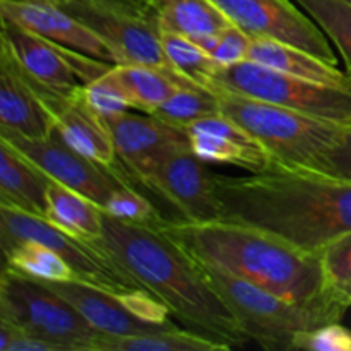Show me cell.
I'll return each instance as SVG.
<instances>
[{"instance_id":"cell-1","label":"cell","mask_w":351,"mask_h":351,"mask_svg":"<svg viewBox=\"0 0 351 351\" xmlns=\"http://www.w3.org/2000/svg\"><path fill=\"white\" fill-rule=\"evenodd\" d=\"M221 221L254 226L305 252L321 254L351 232V182L271 161L247 177L215 173Z\"/></svg>"},{"instance_id":"cell-2","label":"cell","mask_w":351,"mask_h":351,"mask_svg":"<svg viewBox=\"0 0 351 351\" xmlns=\"http://www.w3.org/2000/svg\"><path fill=\"white\" fill-rule=\"evenodd\" d=\"M88 242L160 298L189 331L230 348L250 341L232 311L199 273L194 259L160 228L123 221L103 211L101 235Z\"/></svg>"},{"instance_id":"cell-3","label":"cell","mask_w":351,"mask_h":351,"mask_svg":"<svg viewBox=\"0 0 351 351\" xmlns=\"http://www.w3.org/2000/svg\"><path fill=\"white\" fill-rule=\"evenodd\" d=\"M160 230L197 261L293 304L315 305L338 298L326 290L321 254L297 249L264 230L228 221L185 219H170Z\"/></svg>"},{"instance_id":"cell-4","label":"cell","mask_w":351,"mask_h":351,"mask_svg":"<svg viewBox=\"0 0 351 351\" xmlns=\"http://www.w3.org/2000/svg\"><path fill=\"white\" fill-rule=\"evenodd\" d=\"M192 259L202 278L235 315L247 338L266 350H295L298 336L332 322H341L350 308L348 304L338 298L315 305L293 304L211 264L195 257Z\"/></svg>"},{"instance_id":"cell-5","label":"cell","mask_w":351,"mask_h":351,"mask_svg":"<svg viewBox=\"0 0 351 351\" xmlns=\"http://www.w3.org/2000/svg\"><path fill=\"white\" fill-rule=\"evenodd\" d=\"M219 112L250 134L274 163L317 170L326 154L341 141L348 127L304 115L295 110L218 91Z\"/></svg>"},{"instance_id":"cell-6","label":"cell","mask_w":351,"mask_h":351,"mask_svg":"<svg viewBox=\"0 0 351 351\" xmlns=\"http://www.w3.org/2000/svg\"><path fill=\"white\" fill-rule=\"evenodd\" d=\"M0 319L67 351H95L96 339L101 336L71 302L43 281L7 266L0 278Z\"/></svg>"},{"instance_id":"cell-7","label":"cell","mask_w":351,"mask_h":351,"mask_svg":"<svg viewBox=\"0 0 351 351\" xmlns=\"http://www.w3.org/2000/svg\"><path fill=\"white\" fill-rule=\"evenodd\" d=\"M211 91H228L263 99L304 115L351 127V89L285 74L252 60L219 67Z\"/></svg>"},{"instance_id":"cell-8","label":"cell","mask_w":351,"mask_h":351,"mask_svg":"<svg viewBox=\"0 0 351 351\" xmlns=\"http://www.w3.org/2000/svg\"><path fill=\"white\" fill-rule=\"evenodd\" d=\"M26 240H34L53 249L74 269L75 278L113 293L132 290H146L127 271H123L112 257L88 240H81L48 219L29 215L26 211L0 204V245L2 252Z\"/></svg>"},{"instance_id":"cell-9","label":"cell","mask_w":351,"mask_h":351,"mask_svg":"<svg viewBox=\"0 0 351 351\" xmlns=\"http://www.w3.org/2000/svg\"><path fill=\"white\" fill-rule=\"evenodd\" d=\"M137 184L173 206L185 221H221L215 173L191 146L177 147L165 154L132 182L134 187Z\"/></svg>"},{"instance_id":"cell-10","label":"cell","mask_w":351,"mask_h":351,"mask_svg":"<svg viewBox=\"0 0 351 351\" xmlns=\"http://www.w3.org/2000/svg\"><path fill=\"white\" fill-rule=\"evenodd\" d=\"M2 45L9 48L29 77L60 93L77 91L113 67L53 43L5 17H2Z\"/></svg>"},{"instance_id":"cell-11","label":"cell","mask_w":351,"mask_h":351,"mask_svg":"<svg viewBox=\"0 0 351 351\" xmlns=\"http://www.w3.org/2000/svg\"><path fill=\"white\" fill-rule=\"evenodd\" d=\"M0 139L7 141L14 149L40 167L58 184L91 199L103 209L115 191L132 187L117 167H105L72 149L57 132L45 139H33L19 134L0 130Z\"/></svg>"},{"instance_id":"cell-12","label":"cell","mask_w":351,"mask_h":351,"mask_svg":"<svg viewBox=\"0 0 351 351\" xmlns=\"http://www.w3.org/2000/svg\"><path fill=\"white\" fill-rule=\"evenodd\" d=\"M230 23L252 38L281 41L338 64L329 38L315 21L290 0H211Z\"/></svg>"},{"instance_id":"cell-13","label":"cell","mask_w":351,"mask_h":351,"mask_svg":"<svg viewBox=\"0 0 351 351\" xmlns=\"http://www.w3.org/2000/svg\"><path fill=\"white\" fill-rule=\"evenodd\" d=\"M60 7L105 40L115 51L119 64L149 65L178 74L163 50L156 16H139L89 3H65Z\"/></svg>"},{"instance_id":"cell-14","label":"cell","mask_w":351,"mask_h":351,"mask_svg":"<svg viewBox=\"0 0 351 351\" xmlns=\"http://www.w3.org/2000/svg\"><path fill=\"white\" fill-rule=\"evenodd\" d=\"M105 122L115 144L120 171L130 185L165 154L191 146L184 129L170 125L151 113L141 115L129 110L108 117Z\"/></svg>"},{"instance_id":"cell-15","label":"cell","mask_w":351,"mask_h":351,"mask_svg":"<svg viewBox=\"0 0 351 351\" xmlns=\"http://www.w3.org/2000/svg\"><path fill=\"white\" fill-rule=\"evenodd\" d=\"M31 81L53 119V130L77 153L105 167H117L115 144L105 119L99 117L82 98V88L74 93H60Z\"/></svg>"},{"instance_id":"cell-16","label":"cell","mask_w":351,"mask_h":351,"mask_svg":"<svg viewBox=\"0 0 351 351\" xmlns=\"http://www.w3.org/2000/svg\"><path fill=\"white\" fill-rule=\"evenodd\" d=\"M0 16L14 21L53 43L84 53L96 60L119 65L115 51L91 27L82 24L60 5L48 2L0 0Z\"/></svg>"},{"instance_id":"cell-17","label":"cell","mask_w":351,"mask_h":351,"mask_svg":"<svg viewBox=\"0 0 351 351\" xmlns=\"http://www.w3.org/2000/svg\"><path fill=\"white\" fill-rule=\"evenodd\" d=\"M0 130L33 139L53 132V119L36 86L10 50H0Z\"/></svg>"},{"instance_id":"cell-18","label":"cell","mask_w":351,"mask_h":351,"mask_svg":"<svg viewBox=\"0 0 351 351\" xmlns=\"http://www.w3.org/2000/svg\"><path fill=\"white\" fill-rule=\"evenodd\" d=\"M191 147L206 163L233 165L249 171L266 170L271 165V154L221 112L204 117L185 127Z\"/></svg>"},{"instance_id":"cell-19","label":"cell","mask_w":351,"mask_h":351,"mask_svg":"<svg viewBox=\"0 0 351 351\" xmlns=\"http://www.w3.org/2000/svg\"><path fill=\"white\" fill-rule=\"evenodd\" d=\"M43 283L50 290H53L55 293L71 302L84 315L86 321L105 336H136L177 328L175 324H151V322L136 317L122 304L119 293L103 290V288L95 287V285L84 283V281L79 280L43 281Z\"/></svg>"},{"instance_id":"cell-20","label":"cell","mask_w":351,"mask_h":351,"mask_svg":"<svg viewBox=\"0 0 351 351\" xmlns=\"http://www.w3.org/2000/svg\"><path fill=\"white\" fill-rule=\"evenodd\" d=\"M53 178L0 139V204L47 219V192Z\"/></svg>"},{"instance_id":"cell-21","label":"cell","mask_w":351,"mask_h":351,"mask_svg":"<svg viewBox=\"0 0 351 351\" xmlns=\"http://www.w3.org/2000/svg\"><path fill=\"white\" fill-rule=\"evenodd\" d=\"M247 60L257 62L266 67L276 69L285 74L297 75L308 81L328 86L351 89V79L346 72L339 71L335 64L326 62L302 48L281 43V41L252 38Z\"/></svg>"},{"instance_id":"cell-22","label":"cell","mask_w":351,"mask_h":351,"mask_svg":"<svg viewBox=\"0 0 351 351\" xmlns=\"http://www.w3.org/2000/svg\"><path fill=\"white\" fill-rule=\"evenodd\" d=\"M47 219L51 225L81 240H96L101 235L103 209L96 202L58 182L47 192Z\"/></svg>"},{"instance_id":"cell-23","label":"cell","mask_w":351,"mask_h":351,"mask_svg":"<svg viewBox=\"0 0 351 351\" xmlns=\"http://www.w3.org/2000/svg\"><path fill=\"white\" fill-rule=\"evenodd\" d=\"M117 81L125 89L134 108L151 113L154 108L167 101L177 89L185 86H197L180 74L160 71L149 65L119 64L113 65Z\"/></svg>"},{"instance_id":"cell-24","label":"cell","mask_w":351,"mask_h":351,"mask_svg":"<svg viewBox=\"0 0 351 351\" xmlns=\"http://www.w3.org/2000/svg\"><path fill=\"white\" fill-rule=\"evenodd\" d=\"M156 19L160 31L191 40L218 34L232 24L211 0H168L158 9Z\"/></svg>"},{"instance_id":"cell-25","label":"cell","mask_w":351,"mask_h":351,"mask_svg":"<svg viewBox=\"0 0 351 351\" xmlns=\"http://www.w3.org/2000/svg\"><path fill=\"white\" fill-rule=\"evenodd\" d=\"M230 346L195 335L189 329H165L136 336H105L95 343V351H218Z\"/></svg>"},{"instance_id":"cell-26","label":"cell","mask_w":351,"mask_h":351,"mask_svg":"<svg viewBox=\"0 0 351 351\" xmlns=\"http://www.w3.org/2000/svg\"><path fill=\"white\" fill-rule=\"evenodd\" d=\"M5 266L26 276L43 281L77 280L71 264L58 256L53 249L34 240H26L5 254Z\"/></svg>"},{"instance_id":"cell-27","label":"cell","mask_w":351,"mask_h":351,"mask_svg":"<svg viewBox=\"0 0 351 351\" xmlns=\"http://www.w3.org/2000/svg\"><path fill=\"white\" fill-rule=\"evenodd\" d=\"M161 45L175 71L201 88L211 89L213 79L219 71L215 58L197 43L182 34L161 31Z\"/></svg>"},{"instance_id":"cell-28","label":"cell","mask_w":351,"mask_h":351,"mask_svg":"<svg viewBox=\"0 0 351 351\" xmlns=\"http://www.w3.org/2000/svg\"><path fill=\"white\" fill-rule=\"evenodd\" d=\"M315 21L341 53L351 79V3L346 0H293Z\"/></svg>"},{"instance_id":"cell-29","label":"cell","mask_w":351,"mask_h":351,"mask_svg":"<svg viewBox=\"0 0 351 351\" xmlns=\"http://www.w3.org/2000/svg\"><path fill=\"white\" fill-rule=\"evenodd\" d=\"M215 113H219V98L215 91L201 86H185L154 108L151 115L178 129H185L191 123Z\"/></svg>"},{"instance_id":"cell-30","label":"cell","mask_w":351,"mask_h":351,"mask_svg":"<svg viewBox=\"0 0 351 351\" xmlns=\"http://www.w3.org/2000/svg\"><path fill=\"white\" fill-rule=\"evenodd\" d=\"M326 290L351 307V232L321 250Z\"/></svg>"},{"instance_id":"cell-31","label":"cell","mask_w":351,"mask_h":351,"mask_svg":"<svg viewBox=\"0 0 351 351\" xmlns=\"http://www.w3.org/2000/svg\"><path fill=\"white\" fill-rule=\"evenodd\" d=\"M103 211L123 221L156 226V228H161L165 223L170 221L136 187H123L113 192L103 206Z\"/></svg>"},{"instance_id":"cell-32","label":"cell","mask_w":351,"mask_h":351,"mask_svg":"<svg viewBox=\"0 0 351 351\" xmlns=\"http://www.w3.org/2000/svg\"><path fill=\"white\" fill-rule=\"evenodd\" d=\"M112 69L95 81L82 86L81 91L84 101L103 119H108V117L119 115V113L129 112L134 108L132 101L127 96L122 84L117 81Z\"/></svg>"},{"instance_id":"cell-33","label":"cell","mask_w":351,"mask_h":351,"mask_svg":"<svg viewBox=\"0 0 351 351\" xmlns=\"http://www.w3.org/2000/svg\"><path fill=\"white\" fill-rule=\"evenodd\" d=\"M295 350L351 351V331L339 322H332L298 336Z\"/></svg>"},{"instance_id":"cell-34","label":"cell","mask_w":351,"mask_h":351,"mask_svg":"<svg viewBox=\"0 0 351 351\" xmlns=\"http://www.w3.org/2000/svg\"><path fill=\"white\" fill-rule=\"evenodd\" d=\"M250 43H252V36H249L235 24H230L218 33V43H216L211 57L215 58L219 67L240 64L249 58Z\"/></svg>"},{"instance_id":"cell-35","label":"cell","mask_w":351,"mask_h":351,"mask_svg":"<svg viewBox=\"0 0 351 351\" xmlns=\"http://www.w3.org/2000/svg\"><path fill=\"white\" fill-rule=\"evenodd\" d=\"M317 170L351 182V127H348L341 141L326 154Z\"/></svg>"},{"instance_id":"cell-36","label":"cell","mask_w":351,"mask_h":351,"mask_svg":"<svg viewBox=\"0 0 351 351\" xmlns=\"http://www.w3.org/2000/svg\"><path fill=\"white\" fill-rule=\"evenodd\" d=\"M10 2H48L55 5H65V3H89V5L110 7V9L125 10V12L139 14V16H156L158 9L149 5L144 0H10Z\"/></svg>"},{"instance_id":"cell-37","label":"cell","mask_w":351,"mask_h":351,"mask_svg":"<svg viewBox=\"0 0 351 351\" xmlns=\"http://www.w3.org/2000/svg\"><path fill=\"white\" fill-rule=\"evenodd\" d=\"M144 2H147L149 5H153L154 9H160L161 5H165V3L168 2V0H144Z\"/></svg>"},{"instance_id":"cell-38","label":"cell","mask_w":351,"mask_h":351,"mask_svg":"<svg viewBox=\"0 0 351 351\" xmlns=\"http://www.w3.org/2000/svg\"><path fill=\"white\" fill-rule=\"evenodd\" d=\"M346 2H350V3H351V0H346Z\"/></svg>"}]
</instances>
